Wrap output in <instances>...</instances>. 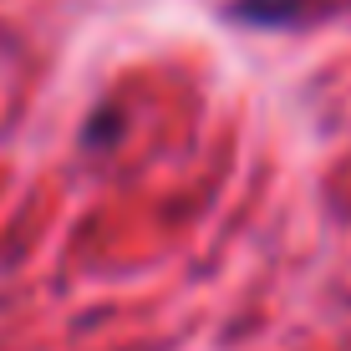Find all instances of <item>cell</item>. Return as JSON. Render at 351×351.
Masks as SVG:
<instances>
[{
	"label": "cell",
	"instance_id": "7a4b0ae2",
	"mask_svg": "<svg viewBox=\"0 0 351 351\" xmlns=\"http://www.w3.org/2000/svg\"><path fill=\"white\" fill-rule=\"evenodd\" d=\"M117 132H123L117 112H102V107H97V117L87 123V148H97V143H102V148H112V143H117Z\"/></svg>",
	"mask_w": 351,
	"mask_h": 351
},
{
	"label": "cell",
	"instance_id": "6da1fadb",
	"mask_svg": "<svg viewBox=\"0 0 351 351\" xmlns=\"http://www.w3.org/2000/svg\"><path fill=\"white\" fill-rule=\"evenodd\" d=\"M229 16L245 26H295L306 16V0H234Z\"/></svg>",
	"mask_w": 351,
	"mask_h": 351
}]
</instances>
